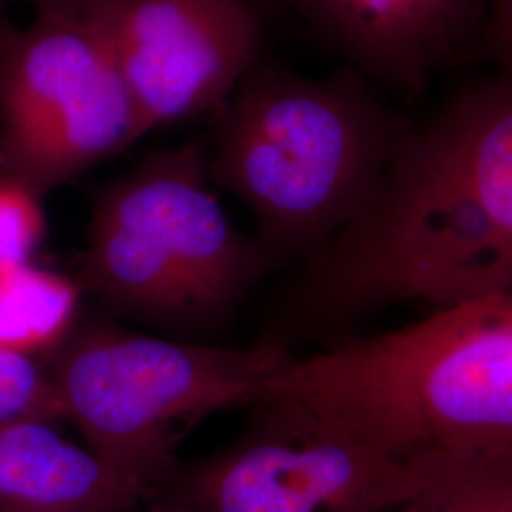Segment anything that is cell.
<instances>
[{"instance_id": "obj_17", "label": "cell", "mask_w": 512, "mask_h": 512, "mask_svg": "<svg viewBox=\"0 0 512 512\" xmlns=\"http://www.w3.org/2000/svg\"><path fill=\"white\" fill-rule=\"evenodd\" d=\"M52 2H59V0H0V21L8 19V12L18 4H27L33 10H37L40 6H46V4H52Z\"/></svg>"}, {"instance_id": "obj_13", "label": "cell", "mask_w": 512, "mask_h": 512, "mask_svg": "<svg viewBox=\"0 0 512 512\" xmlns=\"http://www.w3.org/2000/svg\"><path fill=\"white\" fill-rule=\"evenodd\" d=\"M63 421L46 361L0 349V425Z\"/></svg>"}, {"instance_id": "obj_2", "label": "cell", "mask_w": 512, "mask_h": 512, "mask_svg": "<svg viewBox=\"0 0 512 512\" xmlns=\"http://www.w3.org/2000/svg\"><path fill=\"white\" fill-rule=\"evenodd\" d=\"M255 404L399 458L512 446L511 300H469L403 329L291 355Z\"/></svg>"}, {"instance_id": "obj_6", "label": "cell", "mask_w": 512, "mask_h": 512, "mask_svg": "<svg viewBox=\"0 0 512 512\" xmlns=\"http://www.w3.org/2000/svg\"><path fill=\"white\" fill-rule=\"evenodd\" d=\"M147 129L105 40L74 0L0 21V173L40 196L131 147Z\"/></svg>"}, {"instance_id": "obj_10", "label": "cell", "mask_w": 512, "mask_h": 512, "mask_svg": "<svg viewBox=\"0 0 512 512\" xmlns=\"http://www.w3.org/2000/svg\"><path fill=\"white\" fill-rule=\"evenodd\" d=\"M57 425H0V512H114L148 499L141 484L67 439Z\"/></svg>"}, {"instance_id": "obj_15", "label": "cell", "mask_w": 512, "mask_h": 512, "mask_svg": "<svg viewBox=\"0 0 512 512\" xmlns=\"http://www.w3.org/2000/svg\"><path fill=\"white\" fill-rule=\"evenodd\" d=\"M476 52L486 55L499 73L512 76V0H492Z\"/></svg>"}, {"instance_id": "obj_14", "label": "cell", "mask_w": 512, "mask_h": 512, "mask_svg": "<svg viewBox=\"0 0 512 512\" xmlns=\"http://www.w3.org/2000/svg\"><path fill=\"white\" fill-rule=\"evenodd\" d=\"M38 192L0 173V270L33 260L48 234V219Z\"/></svg>"}, {"instance_id": "obj_8", "label": "cell", "mask_w": 512, "mask_h": 512, "mask_svg": "<svg viewBox=\"0 0 512 512\" xmlns=\"http://www.w3.org/2000/svg\"><path fill=\"white\" fill-rule=\"evenodd\" d=\"M105 40L150 133L215 114L262 59L249 0H74Z\"/></svg>"}, {"instance_id": "obj_9", "label": "cell", "mask_w": 512, "mask_h": 512, "mask_svg": "<svg viewBox=\"0 0 512 512\" xmlns=\"http://www.w3.org/2000/svg\"><path fill=\"white\" fill-rule=\"evenodd\" d=\"M492 0H277L346 61L397 92L420 95L446 65L476 52Z\"/></svg>"}, {"instance_id": "obj_4", "label": "cell", "mask_w": 512, "mask_h": 512, "mask_svg": "<svg viewBox=\"0 0 512 512\" xmlns=\"http://www.w3.org/2000/svg\"><path fill=\"white\" fill-rule=\"evenodd\" d=\"M277 270L220 207L202 141L147 154L93 198L76 279L110 315L200 340Z\"/></svg>"}, {"instance_id": "obj_11", "label": "cell", "mask_w": 512, "mask_h": 512, "mask_svg": "<svg viewBox=\"0 0 512 512\" xmlns=\"http://www.w3.org/2000/svg\"><path fill=\"white\" fill-rule=\"evenodd\" d=\"M84 296L76 275L33 260L0 270V349L46 361L78 323Z\"/></svg>"}, {"instance_id": "obj_5", "label": "cell", "mask_w": 512, "mask_h": 512, "mask_svg": "<svg viewBox=\"0 0 512 512\" xmlns=\"http://www.w3.org/2000/svg\"><path fill=\"white\" fill-rule=\"evenodd\" d=\"M291 349L141 334L80 315L46 359L63 421L112 469L156 494L179 469V444L200 421L253 406Z\"/></svg>"}, {"instance_id": "obj_3", "label": "cell", "mask_w": 512, "mask_h": 512, "mask_svg": "<svg viewBox=\"0 0 512 512\" xmlns=\"http://www.w3.org/2000/svg\"><path fill=\"white\" fill-rule=\"evenodd\" d=\"M213 116L209 179L253 213L277 268L365 215L414 124L351 67L310 78L264 59Z\"/></svg>"}, {"instance_id": "obj_19", "label": "cell", "mask_w": 512, "mask_h": 512, "mask_svg": "<svg viewBox=\"0 0 512 512\" xmlns=\"http://www.w3.org/2000/svg\"><path fill=\"white\" fill-rule=\"evenodd\" d=\"M505 294V296H507V298H509V300H511V304H512V291H509V293H503Z\"/></svg>"}, {"instance_id": "obj_12", "label": "cell", "mask_w": 512, "mask_h": 512, "mask_svg": "<svg viewBox=\"0 0 512 512\" xmlns=\"http://www.w3.org/2000/svg\"><path fill=\"white\" fill-rule=\"evenodd\" d=\"M391 512H512V446L461 459Z\"/></svg>"}, {"instance_id": "obj_1", "label": "cell", "mask_w": 512, "mask_h": 512, "mask_svg": "<svg viewBox=\"0 0 512 512\" xmlns=\"http://www.w3.org/2000/svg\"><path fill=\"white\" fill-rule=\"evenodd\" d=\"M512 291V76L471 84L412 124L376 202L298 264L266 332L281 344L370 313Z\"/></svg>"}, {"instance_id": "obj_16", "label": "cell", "mask_w": 512, "mask_h": 512, "mask_svg": "<svg viewBox=\"0 0 512 512\" xmlns=\"http://www.w3.org/2000/svg\"><path fill=\"white\" fill-rule=\"evenodd\" d=\"M114 512H196L190 507H186L183 503L177 501H169V499H162V497H148L143 499L135 505H129L126 509Z\"/></svg>"}, {"instance_id": "obj_7", "label": "cell", "mask_w": 512, "mask_h": 512, "mask_svg": "<svg viewBox=\"0 0 512 512\" xmlns=\"http://www.w3.org/2000/svg\"><path fill=\"white\" fill-rule=\"evenodd\" d=\"M253 408L241 439L181 463L152 497L196 512H391L475 456L399 458L285 408Z\"/></svg>"}, {"instance_id": "obj_18", "label": "cell", "mask_w": 512, "mask_h": 512, "mask_svg": "<svg viewBox=\"0 0 512 512\" xmlns=\"http://www.w3.org/2000/svg\"><path fill=\"white\" fill-rule=\"evenodd\" d=\"M255 8H258L260 12H264L266 8H272V6H277V0H249Z\"/></svg>"}]
</instances>
